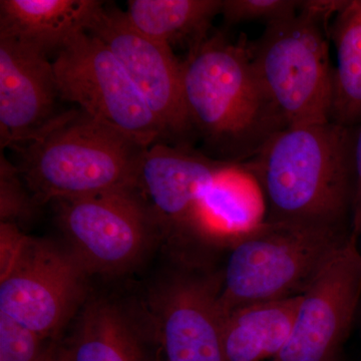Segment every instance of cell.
<instances>
[{
	"mask_svg": "<svg viewBox=\"0 0 361 361\" xmlns=\"http://www.w3.org/2000/svg\"><path fill=\"white\" fill-rule=\"evenodd\" d=\"M353 167H355V198H353L351 230H353V236L358 239L361 236V123L360 130L355 133Z\"/></svg>",
	"mask_w": 361,
	"mask_h": 361,
	"instance_id": "obj_22",
	"label": "cell"
},
{
	"mask_svg": "<svg viewBox=\"0 0 361 361\" xmlns=\"http://www.w3.org/2000/svg\"><path fill=\"white\" fill-rule=\"evenodd\" d=\"M142 300L164 361H226L219 305L222 268L168 257Z\"/></svg>",
	"mask_w": 361,
	"mask_h": 361,
	"instance_id": "obj_9",
	"label": "cell"
},
{
	"mask_svg": "<svg viewBox=\"0 0 361 361\" xmlns=\"http://www.w3.org/2000/svg\"><path fill=\"white\" fill-rule=\"evenodd\" d=\"M351 237L345 228L267 219L239 233L226 250L222 315L249 304L302 296Z\"/></svg>",
	"mask_w": 361,
	"mask_h": 361,
	"instance_id": "obj_4",
	"label": "cell"
},
{
	"mask_svg": "<svg viewBox=\"0 0 361 361\" xmlns=\"http://www.w3.org/2000/svg\"><path fill=\"white\" fill-rule=\"evenodd\" d=\"M65 342L71 361H164L144 300L89 296Z\"/></svg>",
	"mask_w": 361,
	"mask_h": 361,
	"instance_id": "obj_14",
	"label": "cell"
},
{
	"mask_svg": "<svg viewBox=\"0 0 361 361\" xmlns=\"http://www.w3.org/2000/svg\"><path fill=\"white\" fill-rule=\"evenodd\" d=\"M0 213L1 223L18 225L32 217L37 205L21 177L18 166L4 154L0 157Z\"/></svg>",
	"mask_w": 361,
	"mask_h": 361,
	"instance_id": "obj_20",
	"label": "cell"
},
{
	"mask_svg": "<svg viewBox=\"0 0 361 361\" xmlns=\"http://www.w3.org/2000/svg\"><path fill=\"white\" fill-rule=\"evenodd\" d=\"M231 164L166 142L147 149L137 188L155 215L167 257L217 261L218 252L224 249L207 229L203 201L209 188Z\"/></svg>",
	"mask_w": 361,
	"mask_h": 361,
	"instance_id": "obj_7",
	"label": "cell"
},
{
	"mask_svg": "<svg viewBox=\"0 0 361 361\" xmlns=\"http://www.w3.org/2000/svg\"><path fill=\"white\" fill-rule=\"evenodd\" d=\"M331 37L336 51L331 121L353 128L361 122V0L345 1Z\"/></svg>",
	"mask_w": 361,
	"mask_h": 361,
	"instance_id": "obj_18",
	"label": "cell"
},
{
	"mask_svg": "<svg viewBox=\"0 0 361 361\" xmlns=\"http://www.w3.org/2000/svg\"><path fill=\"white\" fill-rule=\"evenodd\" d=\"M54 65L32 45L0 37V144L18 149L59 115Z\"/></svg>",
	"mask_w": 361,
	"mask_h": 361,
	"instance_id": "obj_13",
	"label": "cell"
},
{
	"mask_svg": "<svg viewBox=\"0 0 361 361\" xmlns=\"http://www.w3.org/2000/svg\"><path fill=\"white\" fill-rule=\"evenodd\" d=\"M52 204L63 244L90 276L126 274L161 246L158 222L139 188Z\"/></svg>",
	"mask_w": 361,
	"mask_h": 361,
	"instance_id": "obj_8",
	"label": "cell"
},
{
	"mask_svg": "<svg viewBox=\"0 0 361 361\" xmlns=\"http://www.w3.org/2000/svg\"><path fill=\"white\" fill-rule=\"evenodd\" d=\"M59 99L123 130L147 146L167 142L165 132L120 61L101 39L78 33L52 61Z\"/></svg>",
	"mask_w": 361,
	"mask_h": 361,
	"instance_id": "obj_10",
	"label": "cell"
},
{
	"mask_svg": "<svg viewBox=\"0 0 361 361\" xmlns=\"http://www.w3.org/2000/svg\"><path fill=\"white\" fill-rule=\"evenodd\" d=\"M222 0H130L125 11L130 25L142 35L170 47L189 51L209 37Z\"/></svg>",
	"mask_w": 361,
	"mask_h": 361,
	"instance_id": "obj_17",
	"label": "cell"
},
{
	"mask_svg": "<svg viewBox=\"0 0 361 361\" xmlns=\"http://www.w3.org/2000/svg\"><path fill=\"white\" fill-rule=\"evenodd\" d=\"M104 6L99 0H1L0 37L20 40L49 56L87 32Z\"/></svg>",
	"mask_w": 361,
	"mask_h": 361,
	"instance_id": "obj_15",
	"label": "cell"
},
{
	"mask_svg": "<svg viewBox=\"0 0 361 361\" xmlns=\"http://www.w3.org/2000/svg\"><path fill=\"white\" fill-rule=\"evenodd\" d=\"M1 245L0 312L61 341L89 298L90 275L65 244L26 236L18 225L1 223Z\"/></svg>",
	"mask_w": 361,
	"mask_h": 361,
	"instance_id": "obj_5",
	"label": "cell"
},
{
	"mask_svg": "<svg viewBox=\"0 0 361 361\" xmlns=\"http://www.w3.org/2000/svg\"><path fill=\"white\" fill-rule=\"evenodd\" d=\"M355 137L332 121L288 126L243 164L267 204L266 219L351 230Z\"/></svg>",
	"mask_w": 361,
	"mask_h": 361,
	"instance_id": "obj_1",
	"label": "cell"
},
{
	"mask_svg": "<svg viewBox=\"0 0 361 361\" xmlns=\"http://www.w3.org/2000/svg\"><path fill=\"white\" fill-rule=\"evenodd\" d=\"M300 4L295 0H222L220 14L227 25L256 20L269 25L295 16Z\"/></svg>",
	"mask_w": 361,
	"mask_h": 361,
	"instance_id": "obj_21",
	"label": "cell"
},
{
	"mask_svg": "<svg viewBox=\"0 0 361 361\" xmlns=\"http://www.w3.org/2000/svg\"><path fill=\"white\" fill-rule=\"evenodd\" d=\"M49 361H71L70 353L65 342H59Z\"/></svg>",
	"mask_w": 361,
	"mask_h": 361,
	"instance_id": "obj_23",
	"label": "cell"
},
{
	"mask_svg": "<svg viewBox=\"0 0 361 361\" xmlns=\"http://www.w3.org/2000/svg\"><path fill=\"white\" fill-rule=\"evenodd\" d=\"M360 238H361V236H360Z\"/></svg>",
	"mask_w": 361,
	"mask_h": 361,
	"instance_id": "obj_24",
	"label": "cell"
},
{
	"mask_svg": "<svg viewBox=\"0 0 361 361\" xmlns=\"http://www.w3.org/2000/svg\"><path fill=\"white\" fill-rule=\"evenodd\" d=\"M326 20L301 1L295 16L266 25L251 47L259 78L287 126L331 121L334 68Z\"/></svg>",
	"mask_w": 361,
	"mask_h": 361,
	"instance_id": "obj_6",
	"label": "cell"
},
{
	"mask_svg": "<svg viewBox=\"0 0 361 361\" xmlns=\"http://www.w3.org/2000/svg\"><path fill=\"white\" fill-rule=\"evenodd\" d=\"M149 146L80 110L61 113L16 149L18 168L37 207L137 188Z\"/></svg>",
	"mask_w": 361,
	"mask_h": 361,
	"instance_id": "obj_3",
	"label": "cell"
},
{
	"mask_svg": "<svg viewBox=\"0 0 361 361\" xmlns=\"http://www.w3.org/2000/svg\"><path fill=\"white\" fill-rule=\"evenodd\" d=\"M351 237L303 294L290 336L271 361H341L361 298V251Z\"/></svg>",
	"mask_w": 361,
	"mask_h": 361,
	"instance_id": "obj_12",
	"label": "cell"
},
{
	"mask_svg": "<svg viewBox=\"0 0 361 361\" xmlns=\"http://www.w3.org/2000/svg\"><path fill=\"white\" fill-rule=\"evenodd\" d=\"M182 73L188 116L206 156L243 165L288 127L259 78L251 47L216 33L190 49Z\"/></svg>",
	"mask_w": 361,
	"mask_h": 361,
	"instance_id": "obj_2",
	"label": "cell"
},
{
	"mask_svg": "<svg viewBox=\"0 0 361 361\" xmlns=\"http://www.w3.org/2000/svg\"><path fill=\"white\" fill-rule=\"evenodd\" d=\"M87 32L120 61L160 123L168 144L193 148L196 135L185 104L182 61L173 49L135 30L125 11L106 4Z\"/></svg>",
	"mask_w": 361,
	"mask_h": 361,
	"instance_id": "obj_11",
	"label": "cell"
},
{
	"mask_svg": "<svg viewBox=\"0 0 361 361\" xmlns=\"http://www.w3.org/2000/svg\"><path fill=\"white\" fill-rule=\"evenodd\" d=\"M59 341L37 336L0 312V361H49Z\"/></svg>",
	"mask_w": 361,
	"mask_h": 361,
	"instance_id": "obj_19",
	"label": "cell"
},
{
	"mask_svg": "<svg viewBox=\"0 0 361 361\" xmlns=\"http://www.w3.org/2000/svg\"><path fill=\"white\" fill-rule=\"evenodd\" d=\"M302 296L249 304L223 316L226 361L272 360L290 336Z\"/></svg>",
	"mask_w": 361,
	"mask_h": 361,
	"instance_id": "obj_16",
	"label": "cell"
}]
</instances>
